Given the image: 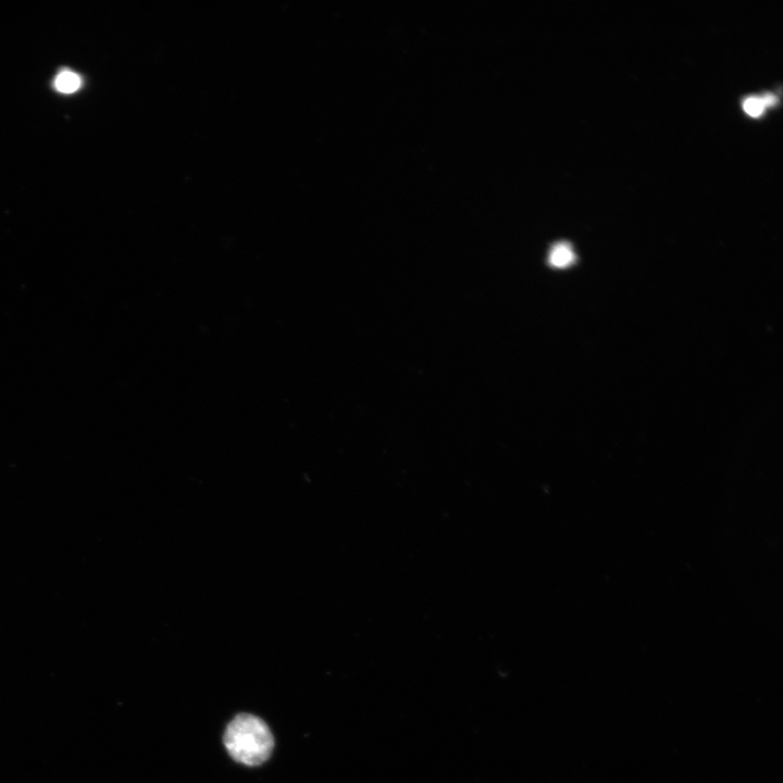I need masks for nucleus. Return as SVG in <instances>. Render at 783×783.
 Masks as SVG:
<instances>
[{
  "label": "nucleus",
  "mask_w": 783,
  "mask_h": 783,
  "mask_svg": "<svg viewBox=\"0 0 783 783\" xmlns=\"http://www.w3.org/2000/svg\"><path fill=\"white\" fill-rule=\"evenodd\" d=\"M223 742L235 762L250 767L267 762L275 748L267 724L251 714L236 716L227 727Z\"/></svg>",
  "instance_id": "f257e3e1"
},
{
  "label": "nucleus",
  "mask_w": 783,
  "mask_h": 783,
  "mask_svg": "<svg viewBox=\"0 0 783 783\" xmlns=\"http://www.w3.org/2000/svg\"><path fill=\"white\" fill-rule=\"evenodd\" d=\"M551 266L559 269L567 268L575 261L573 248L569 244H556L550 255Z\"/></svg>",
  "instance_id": "f03ea898"
},
{
  "label": "nucleus",
  "mask_w": 783,
  "mask_h": 783,
  "mask_svg": "<svg viewBox=\"0 0 783 783\" xmlns=\"http://www.w3.org/2000/svg\"><path fill=\"white\" fill-rule=\"evenodd\" d=\"M55 87L61 93L72 94L80 89L81 79L77 73L64 71L56 78Z\"/></svg>",
  "instance_id": "7ed1b4c3"
},
{
  "label": "nucleus",
  "mask_w": 783,
  "mask_h": 783,
  "mask_svg": "<svg viewBox=\"0 0 783 783\" xmlns=\"http://www.w3.org/2000/svg\"><path fill=\"white\" fill-rule=\"evenodd\" d=\"M762 102L767 107H773L777 104V98L773 94H766L764 97H762Z\"/></svg>",
  "instance_id": "39448f33"
},
{
  "label": "nucleus",
  "mask_w": 783,
  "mask_h": 783,
  "mask_svg": "<svg viewBox=\"0 0 783 783\" xmlns=\"http://www.w3.org/2000/svg\"><path fill=\"white\" fill-rule=\"evenodd\" d=\"M743 108L745 113L753 118L761 117L764 114L765 106L762 102V98L750 97L744 102Z\"/></svg>",
  "instance_id": "20e7f679"
}]
</instances>
